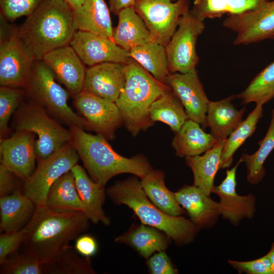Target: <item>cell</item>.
Wrapping results in <instances>:
<instances>
[{"mask_svg":"<svg viewBox=\"0 0 274 274\" xmlns=\"http://www.w3.org/2000/svg\"><path fill=\"white\" fill-rule=\"evenodd\" d=\"M158 230L142 223L124 235L118 236L115 241L130 245L141 256L147 258L155 252L164 251L167 247L166 237Z\"/></svg>","mask_w":274,"mask_h":274,"instance_id":"31","label":"cell"},{"mask_svg":"<svg viewBox=\"0 0 274 274\" xmlns=\"http://www.w3.org/2000/svg\"><path fill=\"white\" fill-rule=\"evenodd\" d=\"M23 228L15 231L5 232L0 236V264L21 245L24 238Z\"/></svg>","mask_w":274,"mask_h":274,"instance_id":"42","label":"cell"},{"mask_svg":"<svg viewBox=\"0 0 274 274\" xmlns=\"http://www.w3.org/2000/svg\"><path fill=\"white\" fill-rule=\"evenodd\" d=\"M141 183L147 197L161 211L173 216L185 214V210L176 199L175 193L166 187L162 171L151 169L141 179Z\"/></svg>","mask_w":274,"mask_h":274,"instance_id":"28","label":"cell"},{"mask_svg":"<svg viewBox=\"0 0 274 274\" xmlns=\"http://www.w3.org/2000/svg\"><path fill=\"white\" fill-rule=\"evenodd\" d=\"M150 271L153 274H175L174 267L169 257L163 251L151 256L147 262Z\"/></svg>","mask_w":274,"mask_h":274,"instance_id":"43","label":"cell"},{"mask_svg":"<svg viewBox=\"0 0 274 274\" xmlns=\"http://www.w3.org/2000/svg\"><path fill=\"white\" fill-rule=\"evenodd\" d=\"M55 77L53 71L42 60H35L25 88L39 104L70 125L89 128L86 120L68 106V93L56 82Z\"/></svg>","mask_w":274,"mask_h":274,"instance_id":"6","label":"cell"},{"mask_svg":"<svg viewBox=\"0 0 274 274\" xmlns=\"http://www.w3.org/2000/svg\"><path fill=\"white\" fill-rule=\"evenodd\" d=\"M41 60L73 95L83 90L86 71L85 64L70 45L47 53Z\"/></svg>","mask_w":274,"mask_h":274,"instance_id":"19","label":"cell"},{"mask_svg":"<svg viewBox=\"0 0 274 274\" xmlns=\"http://www.w3.org/2000/svg\"><path fill=\"white\" fill-rule=\"evenodd\" d=\"M89 219L81 211L57 209L46 205L37 207L23 228L20 246L42 262L49 261L69 247L89 226Z\"/></svg>","mask_w":274,"mask_h":274,"instance_id":"1","label":"cell"},{"mask_svg":"<svg viewBox=\"0 0 274 274\" xmlns=\"http://www.w3.org/2000/svg\"><path fill=\"white\" fill-rule=\"evenodd\" d=\"M16 129L37 135L35 147L39 160L49 157L72 140L70 130L51 119L40 105H28L23 109L18 117Z\"/></svg>","mask_w":274,"mask_h":274,"instance_id":"8","label":"cell"},{"mask_svg":"<svg viewBox=\"0 0 274 274\" xmlns=\"http://www.w3.org/2000/svg\"><path fill=\"white\" fill-rule=\"evenodd\" d=\"M118 23L113 33V40L129 51L132 48L154 41L142 18L133 7L123 9L118 15Z\"/></svg>","mask_w":274,"mask_h":274,"instance_id":"23","label":"cell"},{"mask_svg":"<svg viewBox=\"0 0 274 274\" xmlns=\"http://www.w3.org/2000/svg\"><path fill=\"white\" fill-rule=\"evenodd\" d=\"M77 30L74 10L64 0H44L18 28L35 60L70 45Z\"/></svg>","mask_w":274,"mask_h":274,"instance_id":"2","label":"cell"},{"mask_svg":"<svg viewBox=\"0 0 274 274\" xmlns=\"http://www.w3.org/2000/svg\"><path fill=\"white\" fill-rule=\"evenodd\" d=\"M246 105L263 106L274 98V61L259 73L246 88L235 96Z\"/></svg>","mask_w":274,"mask_h":274,"instance_id":"35","label":"cell"},{"mask_svg":"<svg viewBox=\"0 0 274 274\" xmlns=\"http://www.w3.org/2000/svg\"><path fill=\"white\" fill-rule=\"evenodd\" d=\"M225 140L218 141L202 155L185 157L186 163L193 173V185L209 196L212 193L215 178L220 169L222 151Z\"/></svg>","mask_w":274,"mask_h":274,"instance_id":"25","label":"cell"},{"mask_svg":"<svg viewBox=\"0 0 274 274\" xmlns=\"http://www.w3.org/2000/svg\"><path fill=\"white\" fill-rule=\"evenodd\" d=\"M64 1H66V2H67V0H64Z\"/></svg>","mask_w":274,"mask_h":274,"instance_id":"50","label":"cell"},{"mask_svg":"<svg viewBox=\"0 0 274 274\" xmlns=\"http://www.w3.org/2000/svg\"><path fill=\"white\" fill-rule=\"evenodd\" d=\"M180 205L199 228H212L221 216L218 202L204 194L196 186L185 185L175 192Z\"/></svg>","mask_w":274,"mask_h":274,"instance_id":"20","label":"cell"},{"mask_svg":"<svg viewBox=\"0 0 274 274\" xmlns=\"http://www.w3.org/2000/svg\"><path fill=\"white\" fill-rule=\"evenodd\" d=\"M217 142L201 128L199 123L189 119L175 133L172 146L177 156L187 157L204 153Z\"/></svg>","mask_w":274,"mask_h":274,"instance_id":"27","label":"cell"},{"mask_svg":"<svg viewBox=\"0 0 274 274\" xmlns=\"http://www.w3.org/2000/svg\"><path fill=\"white\" fill-rule=\"evenodd\" d=\"M45 205L57 209L84 212L71 170L63 175L52 185Z\"/></svg>","mask_w":274,"mask_h":274,"instance_id":"32","label":"cell"},{"mask_svg":"<svg viewBox=\"0 0 274 274\" xmlns=\"http://www.w3.org/2000/svg\"><path fill=\"white\" fill-rule=\"evenodd\" d=\"M24 93L21 88L1 86L0 132L1 137L8 130L9 119L18 107Z\"/></svg>","mask_w":274,"mask_h":274,"instance_id":"38","label":"cell"},{"mask_svg":"<svg viewBox=\"0 0 274 274\" xmlns=\"http://www.w3.org/2000/svg\"><path fill=\"white\" fill-rule=\"evenodd\" d=\"M71 170L87 218L94 223L101 222L109 225L110 219L106 216L102 208L105 199L104 186L92 181L83 167L78 164Z\"/></svg>","mask_w":274,"mask_h":274,"instance_id":"22","label":"cell"},{"mask_svg":"<svg viewBox=\"0 0 274 274\" xmlns=\"http://www.w3.org/2000/svg\"><path fill=\"white\" fill-rule=\"evenodd\" d=\"M172 88L156 80L133 59L125 65L124 87L115 104L128 131L136 135L154 123L149 111L152 103Z\"/></svg>","mask_w":274,"mask_h":274,"instance_id":"5","label":"cell"},{"mask_svg":"<svg viewBox=\"0 0 274 274\" xmlns=\"http://www.w3.org/2000/svg\"><path fill=\"white\" fill-rule=\"evenodd\" d=\"M228 263L239 272L247 274H273L270 263L266 255L246 261L229 259Z\"/></svg>","mask_w":274,"mask_h":274,"instance_id":"41","label":"cell"},{"mask_svg":"<svg viewBox=\"0 0 274 274\" xmlns=\"http://www.w3.org/2000/svg\"><path fill=\"white\" fill-rule=\"evenodd\" d=\"M79 156L71 142L67 143L46 159L39 160L32 175L25 180L23 193L37 207L45 205L52 185L77 164Z\"/></svg>","mask_w":274,"mask_h":274,"instance_id":"9","label":"cell"},{"mask_svg":"<svg viewBox=\"0 0 274 274\" xmlns=\"http://www.w3.org/2000/svg\"><path fill=\"white\" fill-rule=\"evenodd\" d=\"M1 20L0 85L25 87L35 59L18 29L6 27Z\"/></svg>","mask_w":274,"mask_h":274,"instance_id":"7","label":"cell"},{"mask_svg":"<svg viewBox=\"0 0 274 274\" xmlns=\"http://www.w3.org/2000/svg\"><path fill=\"white\" fill-rule=\"evenodd\" d=\"M70 45L89 66L105 62L127 64L131 59L129 51L112 39L93 32L78 30Z\"/></svg>","mask_w":274,"mask_h":274,"instance_id":"14","label":"cell"},{"mask_svg":"<svg viewBox=\"0 0 274 274\" xmlns=\"http://www.w3.org/2000/svg\"><path fill=\"white\" fill-rule=\"evenodd\" d=\"M166 85L180 99L189 118L201 124L204 130L210 100L196 70L186 73H170Z\"/></svg>","mask_w":274,"mask_h":274,"instance_id":"15","label":"cell"},{"mask_svg":"<svg viewBox=\"0 0 274 274\" xmlns=\"http://www.w3.org/2000/svg\"><path fill=\"white\" fill-rule=\"evenodd\" d=\"M241 163L238 160L234 166L227 169L224 179L212 190V193L220 198L218 205L222 218L234 226L245 218L252 219L256 211V199L254 195H241L236 192V173Z\"/></svg>","mask_w":274,"mask_h":274,"instance_id":"16","label":"cell"},{"mask_svg":"<svg viewBox=\"0 0 274 274\" xmlns=\"http://www.w3.org/2000/svg\"><path fill=\"white\" fill-rule=\"evenodd\" d=\"M129 53L156 80L166 85L170 72L165 46L153 41L132 48Z\"/></svg>","mask_w":274,"mask_h":274,"instance_id":"29","label":"cell"},{"mask_svg":"<svg viewBox=\"0 0 274 274\" xmlns=\"http://www.w3.org/2000/svg\"><path fill=\"white\" fill-rule=\"evenodd\" d=\"M14 174L0 165V195L3 196L10 194L15 190L16 183Z\"/></svg>","mask_w":274,"mask_h":274,"instance_id":"46","label":"cell"},{"mask_svg":"<svg viewBox=\"0 0 274 274\" xmlns=\"http://www.w3.org/2000/svg\"><path fill=\"white\" fill-rule=\"evenodd\" d=\"M149 114L153 122L164 123L175 133L189 119L182 102L172 89L162 94L152 103Z\"/></svg>","mask_w":274,"mask_h":274,"instance_id":"30","label":"cell"},{"mask_svg":"<svg viewBox=\"0 0 274 274\" xmlns=\"http://www.w3.org/2000/svg\"><path fill=\"white\" fill-rule=\"evenodd\" d=\"M44 0H0L1 16L14 21L31 14Z\"/></svg>","mask_w":274,"mask_h":274,"instance_id":"39","label":"cell"},{"mask_svg":"<svg viewBox=\"0 0 274 274\" xmlns=\"http://www.w3.org/2000/svg\"><path fill=\"white\" fill-rule=\"evenodd\" d=\"M108 194L115 203L124 204L132 210L143 224L163 231L177 244L192 242L199 228L182 216L169 215L159 210L147 197L141 182L131 177L110 187Z\"/></svg>","mask_w":274,"mask_h":274,"instance_id":"4","label":"cell"},{"mask_svg":"<svg viewBox=\"0 0 274 274\" xmlns=\"http://www.w3.org/2000/svg\"><path fill=\"white\" fill-rule=\"evenodd\" d=\"M75 249L81 255L88 257L93 256L97 249L95 239L91 235L84 234L76 240Z\"/></svg>","mask_w":274,"mask_h":274,"instance_id":"45","label":"cell"},{"mask_svg":"<svg viewBox=\"0 0 274 274\" xmlns=\"http://www.w3.org/2000/svg\"><path fill=\"white\" fill-rule=\"evenodd\" d=\"M155 42L166 46L180 18L189 10V0H135L133 7Z\"/></svg>","mask_w":274,"mask_h":274,"instance_id":"11","label":"cell"},{"mask_svg":"<svg viewBox=\"0 0 274 274\" xmlns=\"http://www.w3.org/2000/svg\"><path fill=\"white\" fill-rule=\"evenodd\" d=\"M70 130L71 143L90 178L102 186L116 175L129 173L142 179L151 170L149 162L145 157L137 155L128 158L121 156L100 134L87 133L75 125H71Z\"/></svg>","mask_w":274,"mask_h":274,"instance_id":"3","label":"cell"},{"mask_svg":"<svg viewBox=\"0 0 274 274\" xmlns=\"http://www.w3.org/2000/svg\"><path fill=\"white\" fill-rule=\"evenodd\" d=\"M231 95L220 100H210L206 115V127L217 141L225 140L243 121L245 108L238 110L232 102Z\"/></svg>","mask_w":274,"mask_h":274,"instance_id":"21","label":"cell"},{"mask_svg":"<svg viewBox=\"0 0 274 274\" xmlns=\"http://www.w3.org/2000/svg\"><path fill=\"white\" fill-rule=\"evenodd\" d=\"M190 11L202 21L220 18L228 13L227 0H194Z\"/></svg>","mask_w":274,"mask_h":274,"instance_id":"40","label":"cell"},{"mask_svg":"<svg viewBox=\"0 0 274 274\" xmlns=\"http://www.w3.org/2000/svg\"><path fill=\"white\" fill-rule=\"evenodd\" d=\"M78 30L93 32L113 40V29L108 8L105 0H84L74 10Z\"/></svg>","mask_w":274,"mask_h":274,"instance_id":"26","label":"cell"},{"mask_svg":"<svg viewBox=\"0 0 274 274\" xmlns=\"http://www.w3.org/2000/svg\"><path fill=\"white\" fill-rule=\"evenodd\" d=\"M205 26L190 10L179 19L178 27L165 46L170 73H186L195 70L199 57L196 44Z\"/></svg>","mask_w":274,"mask_h":274,"instance_id":"10","label":"cell"},{"mask_svg":"<svg viewBox=\"0 0 274 274\" xmlns=\"http://www.w3.org/2000/svg\"><path fill=\"white\" fill-rule=\"evenodd\" d=\"M1 266V273L43 274L42 261L24 252L9 256Z\"/></svg>","mask_w":274,"mask_h":274,"instance_id":"37","label":"cell"},{"mask_svg":"<svg viewBox=\"0 0 274 274\" xmlns=\"http://www.w3.org/2000/svg\"><path fill=\"white\" fill-rule=\"evenodd\" d=\"M263 116V106L256 105L248 117L229 135L223 145L220 169L228 168L232 165L234 153L254 133Z\"/></svg>","mask_w":274,"mask_h":274,"instance_id":"34","label":"cell"},{"mask_svg":"<svg viewBox=\"0 0 274 274\" xmlns=\"http://www.w3.org/2000/svg\"><path fill=\"white\" fill-rule=\"evenodd\" d=\"M126 64L105 62L89 66L83 90L115 102L125 83Z\"/></svg>","mask_w":274,"mask_h":274,"instance_id":"18","label":"cell"},{"mask_svg":"<svg viewBox=\"0 0 274 274\" xmlns=\"http://www.w3.org/2000/svg\"><path fill=\"white\" fill-rule=\"evenodd\" d=\"M266 255L270 263L272 273L274 274V242L271 245L270 250Z\"/></svg>","mask_w":274,"mask_h":274,"instance_id":"48","label":"cell"},{"mask_svg":"<svg viewBox=\"0 0 274 274\" xmlns=\"http://www.w3.org/2000/svg\"><path fill=\"white\" fill-rule=\"evenodd\" d=\"M223 26L236 33L235 45L274 39V0H267L256 10L228 15Z\"/></svg>","mask_w":274,"mask_h":274,"instance_id":"12","label":"cell"},{"mask_svg":"<svg viewBox=\"0 0 274 274\" xmlns=\"http://www.w3.org/2000/svg\"><path fill=\"white\" fill-rule=\"evenodd\" d=\"M35 144L32 132L27 131H17L9 138H1V164L15 175L27 180L35 169Z\"/></svg>","mask_w":274,"mask_h":274,"instance_id":"17","label":"cell"},{"mask_svg":"<svg viewBox=\"0 0 274 274\" xmlns=\"http://www.w3.org/2000/svg\"><path fill=\"white\" fill-rule=\"evenodd\" d=\"M37 206L17 189L10 194L1 196V231L11 232L22 229L33 216Z\"/></svg>","mask_w":274,"mask_h":274,"instance_id":"24","label":"cell"},{"mask_svg":"<svg viewBox=\"0 0 274 274\" xmlns=\"http://www.w3.org/2000/svg\"><path fill=\"white\" fill-rule=\"evenodd\" d=\"M43 273H94L89 258H82L70 246L48 261L42 262Z\"/></svg>","mask_w":274,"mask_h":274,"instance_id":"36","label":"cell"},{"mask_svg":"<svg viewBox=\"0 0 274 274\" xmlns=\"http://www.w3.org/2000/svg\"><path fill=\"white\" fill-rule=\"evenodd\" d=\"M258 144V150L252 154L243 153L239 160L244 162L247 167V180L252 184H259L264 178L266 170L264 163L274 149V109L271 111V119L264 138Z\"/></svg>","mask_w":274,"mask_h":274,"instance_id":"33","label":"cell"},{"mask_svg":"<svg viewBox=\"0 0 274 274\" xmlns=\"http://www.w3.org/2000/svg\"><path fill=\"white\" fill-rule=\"evenodd\" d=\"M75 106L85 117L89 129L106 139L114 138L123 119L115 102L82 90L75 96Z\"/></svg>","mask_w":274,"mask_h":274,"instance_id":"13","label":"cell"},{"mask_svg":"<svg viewBox=\"0 0 274 274\" xmlns=\"http://www.w3.org/2000/svg\"><path fill=\"white\" fill-rule=\"evenodd\" d=\"M267 0H227L228 15H236L256 10Z\"/></svg>","mask_w":274,"mask_h":274,"instance_id":"44","label":"cell"},{"mask_svg":"<svg viewBox=\"0 0 274 274\" xmlns=\"http://www.w3.org/2000/svg\"><path fill=\"white\" fill-rule=\"evenodd\" d=\"M84 0H67V2L74 10L79 8L83 4Z\"/></svg>","mask_w":274,"mask_h":274,"instance_id":"49","label":"cell"},{"mask_svg":"<svg viewBox=\"0 0 274 274\" xmlns=\"http://www.w3.org/2000/svg\"><path fill=\"white\" fill-rule=\"evenodd\" d=\"M135 0H109V9L115 15H118L123 9L133 7Z\"/></svg>","mask_w":274,"mask_h":274,"instance_id":"47","label":"cell"}]
</instances>
